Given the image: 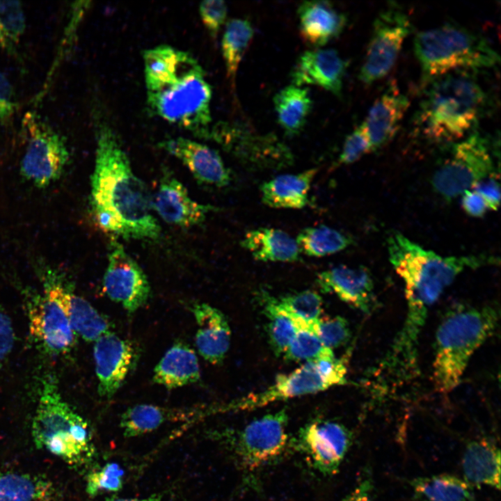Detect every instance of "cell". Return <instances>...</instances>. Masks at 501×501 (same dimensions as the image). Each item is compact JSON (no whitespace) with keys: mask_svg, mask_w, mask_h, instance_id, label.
Listing matches in <instances>:
<instances>
[{"mask_svg":"<svg viewBox=\"0 0 501 501\" xmlns=\"http://www.w3.org/2000/svg\"><path fill=\"white\" fill-rule=\"evenodd\" d=\"M123 476L124 470L118 463H108L88 474L86 491L90 496L103 492L119 491L122 487Z\"/></svg>","mask_w":501,"mask_h":501,"instance_id":"obj_42","label":"cell"},{"mask_svg":"<svg viewBox=\"0 0 501 501\" xmlns=\"http://www.w3.org/2000/svg\"><path fill=\"white\" fill-rule=\"evenodd\" d=\"M314 361L317 369L329 387L346 383L347 360L335 356Z\"/></svg>","mask_w":501,"mask_h":501,"instance_id":"obj_45","label":"cell"},{"mask_svg":"<svg viewBox=\"0 0 501 501\" xmlns=\"http://www.w3.org/2000/svg\"><path fill=\"white\" fill-rule=\"evenodd\" d=\"M190 56L186 51L166 45L145 50L143 61L147 90L175 77Z\"/></svg>","mask_w":501,"mask_h":501,"instance_id":"obj_34","label":"cell"},{"mask_svg":"<svg viewBox=\"0 0 501 501\" xmlns=\"http://www.w3.org/2000/svg\"><path fill=\"white\" fill-rule=\"evenodd\" d=\"M328 388L314 361H308L290 373L278 375L274 383L267 390L221 406V411L252 410L276 401L313 394Z\"/></svg>","mask_w":501,"mask_h":501,"instance_id":"obj_16","label":"cell"},{"mask_svg":"<svg viewBox=\"0 0 501 501\" xmlns=\"http://www.w3.org/2000/svg\"><path fill=\"white\" fill-rule=\"evenodd\" d=\"M193 413L152 404H137L122 413L120 426L125 437L132 438L151 432L165 422L183 420Z\"/></svg>","mask_w":501,"mask_h":501,"instance_id":"obj_32","label":"cell"},{"mask_svg":"<svg viewBox=\"0 0 501 501\" xmlns=\"http://www.w3.org/2000/svg\"><path fill=\"white\" fill-rule=\"evenodd\" d=\"M413 51L423 83L458 70H477L494 66L500 56L482 35L459 24L446 22L422 30L413 40Z\"/></svg>","mask_w":501,"mask_h":501,"instance_id":"obj_5","label":"cell"},{"mask_svg":"<svg viewBox=\"0 0 501 501\" xmlns=\"http://www.w3.org/2000/svg\"><path fill=\"white\" fill-rule=\"evenodd\" d=\"M253 35L252 24L246 19L233 18L225 24L221 47L227 77L232 81Z\"/></svg>","mask_w":501,"mask_h":501,"instance_id":"obj_36","label":"cell"},{"mask_svg":"<svg viewBox=\"0 0 501 501\" xmlns=\"http://www.w3.org/2000/svg\"><path fill=\"white\" fill-rule=\"evenodd\" d=\"M43 286L42 294H33L27 301L30 334L45 353L66 354L73 348L76 339L65 305L66 285L55 273L49 271Z\"/></svg>","mask_w":501,"mask_h":501,"instance_id":"obj_8","label":"cell"},{"mask_svg":"<svg viewBox=\"0 0 501 501\" xmlns=\"http://www.w3.org/2000/svg\"><path fill=\"white\" fill-rule=\"evenodd\" d=\"M317 173V168H310L296 174L278 175L263 182L260 187L262 202L277 209L305 207Z\"/></svg>","mask_w":501,"mask_h":501,"instance_id":"obj_25","label":"cell"},{"mask_svg":"<svg viewBox=\"0 0 501 501\" xmlns=\"http://www.w3.org/2000/svg\"><path fill=\"white\" fill-rule=\"evenodd\" d=\"M212 95L205 71L191 56L175 77L147 90V102L164 120L207 138Z\"/></svg>","mask_w":501,"mask_h":501,"instance_id":"obj_7","label":"cell"},{"mask_svg":"<svg viewBox=\"0 0 501 501\" xmlns=\"http://www.w3.org/2000/svg\"><path fill=\"white\" fill-rule=\"evenodd\" d=\"M352 442L350 431L330 420H316L301 427L289 445L303 454L313 469L324 476L336 474Z\"/></svg>","mask_w":501,"mask_h":501,"instance_id":"obj_13","label":"cell"},{"mask_svg":"<svg viewBox=\"0 0 501 501\" xmlns=\"http://www.w3.org/2000/svg\"><path fill=\"white\" fill-rule=\"evenodd\" d=\"M241 245L258 261L294 262L301 260L296 239L280 229L251 230L244 234Z\"/></svg>","mask_w":501,"mask_h":501,"instance_id":"obj_28","label":"cell"},{"mask_svg":"<svg viewBox=\"0 0 501 501\" xmlns=\"http://www.w3.org/2000/svg\"><path fill=\"white\" fill-rule=\"evenodd\" d=\"M277 305L289 317L305 321L308 326L319 319L322 313L323 300L316 292L305 290L275 298Z\"/></svg>","mask_w":501,"mask_h":501,"instance_id":"obj_39","label":"cell"},{"mask_svg":"<svg viewBox=\"0 0 501 501\" xmlns=\"http://www.w3.org/2000/svg\"><path fill=\"white\" fill-rule=\"evenodd\" d=\"M198 359L194 350L177 342L164 353L154 369L152 380L166 388H180L200 380Z\"/></svg>","mask_w":501,"mask_h":501,"instance_id":"obj_26","label":"cell"},{"mask_svg":"<svg viewBox=\"0 0 501 501\" xmlns=\"http://www.w3.org/2000/svg\"><path fill=\"white\" fill-rule=\"evenodd\" d=\"M308 328L326 347L331 350L346 344L351 337L349 324L341 316L320 317Z\"/></svg>","mask_w":501,"mask_h":501,"instance_id":"obj_41","label":"cell"},{"mask_svg":"<svg viewBox=\"0 0 501 501\" xmlns=\"http://www.w3.org/2000/svg\"><path fill=\"white\" fill-rule=\"evenodd\" d=\"M259 295L264 306L263 312L269 320V342L275 355L280 356L289 346L298 327L292 319L277 305L275 297L263 292Z\"/></svg>","mask_w":501,"mask_h":501,"instance_id":"obj_37","label":"cell"},{"mask_svg":"<svg viewBox=\"0 0 501 501\" xmlns=\"http://www.w3.org/2000/svg\"><path fill=\"white\" fill-rule=\"evenodd\" d=\"M201 20L212 37L216 38L223 24L225 22L228 6L221 0H206L199 5Z\"/></svg>","mask_w":501,"mask_h":501,"instance_id":"obj_44","label":"cell"},{"mask_svg":"<svg viewBox=\"0 0 501 501\" xmlns=\"http://www.w3.org/2000/svg\"><path fill=\"white\" fill-rule=\"evenodd\" d=\"M91 204L100 227L125 239H152L160 227L152 214V198L135 175L118 136L105 120L96 125Z\"/></svg>","mask_w":501,"mask_h":501,"instance_id":"obj_1","label":"cell"},{"mask_svg":"<svg viewBox=\"0 0 501 501\" xmlns=\"http://www.w3.org/2000/svg\"><path fill=\"white\" fill-rule=\"evenodd\" d=\"M285 409L255 419L230 434V446L239 466L253 472L273 462L289 447Z\"/></svg>","mask_w":501,"mask_h":501,"instance_id":"obj_12","label":"cell"},{"mask_svg":"<svg viewBox=\"0 0 501 501\" xmlns=\"http://www.w3.org/2000/svg\"><path fill=\"white\" fill-rule=\"evenodd\" d=\"M348 62L334 49L314 48L302 53L291 72L293 85H315L341 97Z\"/></svg>","mask_w":501,"mask_h":501,"instance_id":"obj_18","label":"cell"},{"mask_svg":"<svg viewBox=\"0 0 501 501\" xmlns=\"http://www.w3.org/2000/svg\"><path fill=\"white\" fill-rule=\"evenodd\" d=\"M494 174L488 143L475 131L453 145L450 157L436 171L431 183L438 194L450 200Z\"/></svg>","mask_w":501,"mask_h":501,"instance_id":"obj_10","label":"cell"},{"mask_svg":"<svg viewBox=\"0 0 501 501\" xmlns=\"http://www.w3.org/2000/svg\"><path fill=\"white\" fill-rule=\"evenodd\" d=\"M317 285L324 293L334 294L340 300L369 314L376 304L373 282L363 267L338 265L317 274Z\"/></svg>","mask_w":501,"mask_h":501,"instance_id":"obj_20","label":"cell"},{"mask_svg":"<svg viewBox=\"0 0 501 501\" xmlns=\"http://www.w3.org/2000/svg\"><path fill=\"white\" fill-rule=\"evenodd\" d=\"M373 480L367 474L361 478L355 488L340 501H372Z\"/></svg>","mask_w":501,"mask_h":501,"instance_id":"obj_50","label":"cell"},{"mask_svg":"<svg viewBox=\"0 0 501 501\" xmlns=\"http://www.w3.org/2000/svg\"><path fill=\"white\" fill-rule=\"evenodd\" d=\"M296 241L301 253L317 257L335 254L353 244L350 236L324 225L303 229Z\"/></svg>","mask_w":501,"mask_h":501,"instance_id":"obj_35","label":"cell"},{"mask_svg":"<svg viewBox=\"0 0 501 501\" xmlns=\"http://www.w3.org/2000/svg\"><path fill=\"white\" fill-rule=\"evenodd\" d=\"M409 105L408 97L395 84L389 85L375 100L362 123L373 151L394 138Z\"/></svg>","mask_w":501,"mask_h":501,"instance_id":"obj_22","label":"cell"},{"mask_svg":"<svg viewBox=\"0 0 501 501\" xmlns=\"http://www.w3.org/2000/svg\"><path fill=\"white\" fill-rule=\"evenodd\" d=\"M191 312L198 326L195 341L199 354L212 365L221 363L231 340L227 318L218 309L205 303L194 304Z\"/></svg>","mask_w":501,"mask_h":501,"instance_id":"obj_23","label":"cell"},{"mask_svg":"<svg viewBox=\"0 0 501 501\" xmlns=\"http://www.w3.org/2000/svg\"><path fill=\"white\" fill-rule=\"evenodd\" d=\"M25 27L26 17L22 3L0 1V49L16 54Z\"/></svg>","mask_w":501,"mask_h":501,"instance_id":"obj_38","label":"cell"},{"mask_svg":"<svg viewBox=\"0 0 501 501\" xmlns=\"http://www.w3.org/2000/svg\"><path fill=\"white\" fill-rule=\"evenodd\" d=\"M387 247L390 262L404 281L407 302L406 319L396 340L409 349L419 344L429 310L459 274L498 262L484 255L443 257L400 233L388 238Z\"/></svg>","mask_w":501,"mask_h":501,"instance_id":"obj_2","label":"cell"},{"mask_svg":"<svg viewBox=\"0 0 501 501\" xmlns=\"http://www.w3.org/2000/svg\"><path fill=\"white\" fill-rule=\"evenodd\" d=\"M31 433L35 445L80 467L94 454L88 422L65 401L55 382L45 380L40 390Z\"/></svg>","mask_w":501,"mask_h":501,"instance_id":"obj_6","label":"cell"},{"mask_svg":"<svg viewBox=\"0 0 501 501\" xmlns=\"http://www.w3.org/2000/svg\"><path fill=\"white\" fill-rule=\"evenodd\" d=\"M474 71L454 70L424 83L413 118L422 136L432 142H452L472 132L490 100Z\"/></svg>","mask_w":501,"mask_h":501,"instance_id":"obj_3","label":"cell"},{"mask_svg":"<svg viewBox=\"0 0 501 501\" xmlns=\"http://www.w3.org/2000/svg\"><path fill=\"white\" fill-rule=\"evenodd\" d=\"M297 14L301 36L313 48H320L337 38L347 24L346 15L327 1H303Z\"/></svg>","mask_w":501,"mask_h":501,"instance_id":"obj_24","label":"cell"},{"mask_svg":"<svg viewBox=\"0 0 501 501\" xmlns=\"http://www.w3.org/2000/svg\"><path fill=\"white\" fill-rule=\"evenodd\" d=\"M152 207L165 222L184 228L200 224L213 209L193 200L180 181L168 177L152 198Z\"/></svg>","mask_w":501,"mask_h":501,"instance_id":"obj_21","label":"cell"},{"mask_svg":"<svg viewBox=\"0 0 501 501\" xmlns=\"http://www.w3.org/2000/svg\"><path fill=\"white\" fill-rule=\"evenodd\" d=\"M415 495L422 501H472L473 486L456 476L442 474L413 479Z\"/></svg>","mask_w":501,"mask_h":501,"instance_id":"obj_33","label":"cell"},{"mask_svg":"<svg viewBox=\"0 0 501 501\" xmlns=\"http://www.w3.org/2000/svg\"><path fill=\"white\" fill-rule=\"evenodd\" d=\"M208 138L222 145L251 168L280 169L294 161L289 148L273 136L257 134L239 126L217 125L210 129Z\"/></svg>","mask_w":501,"mask_h":501,"instance_id":"obj_14","label":"cell"},{"mask_svg":"<svg viewBox=\"0 0 501 501\" xmlns=\"http://www.w3.org/2000/svg\"><path fill=\"white\" fill-rule=\"evenodd\" d=\"M500 450L490 440L469 442L462 459L464 480L471 486L486 485L500 489Z\"/></svg>","mask_w":501,"mask_h":501,"instance_id":"obj_27","label":"cell"},{"mask_svg":"<svg viewBox=\"0 0 501 501\" xmlns=\"http://www.w3.org/2000/svg\"><path fill=\"white\" fill-rule=\"evenodd\" d=\"M106 501H166L161 495H152L144 498H111Z\"/></svg>","mask_w":501,"mask_h":501,"instance_id":"obj_51","label":"cell"},{"mask_svg":"<svg viewBox=\"0 0 501 501\" xmlns=\"http://www.w3.org/2000/svg\"><path fill=\"white\" fill-rule=\"evenodd\" d=\"M283 356L290 361L308 362L335 356L333 350L326 347L308 328L299 326Z\"/></svg>","mask_w":501,"mask_h":501,"instance_id":"obj_40","label":"cell"},{"mask_svg":"<svg viewBox=\"0 0 501 501\" xmlns=\"http://www.w3.org/2000/svg\"><path fill=\"white\" fill-rule=\"evenodd\" d=\"M22 128L26 144L20 173L35 186L46 187L59 179L69 161L65 139L35 111L25 113Z\"/></svg>","mask_w":501,"mask_h":501,"instance_id":"obj_9","label":"cell"},{"mask_svg":"<svg viewBox=\"0 0 501 501\" xmlns=\"http://www.w3.org/2000/svg\"><path fill=\"white\" fill-rule=\"evenodd\" d=\"M499 319L495 306H457L442 319L436 333L433 379L447 393L460 383L473 353L494 333Z\"/></svg>","mask_w":501,"mask_h":501,"instance_id":"obj_4","label":"cell"},{"mask_svg":"<svg viewBox=\"0 0 501 501\" xmlns=\"http://www.w3.org/2000/svg\"><path fill=\"white\" fill-rule=\"evenodd\" d=\"M56 495L43 475L0 470V501H54Z\"/></svg>","mask_w":501,"mask_h":501,"instance_id":"obj_29","label":"cell"},{"mask_svg":"<svg viewBox=\"0 0 501 501\" xmlns=\"http://www.w3.org/2000/svg\"><path fill=\"white\" fill-rule=\"evenodd\" d=\"M472 189L484 200L488 209H498L500 206V189L495 174L480 181Z\"/></svg>","mask_w":501,"mask_h":501,"instance_id":"obj_48","label":"cell"},{"mask_svg":"<svg viewBox=\"0 0 501 501\" xmlns=\"http://www.w3.org/2000/svg\"><path fill=\"white\" fill-rule=\"evenodd\" d=\"M462 207L470 216L482 217L488 209V207L480 195L474 191L467 190L462 194Z\"/></svg>","mask_w":501,"mask_h":501,"instance_id":"obj_49","label":"cell"},{"mask_svg":"<svg viewBox=\"0 0 501 501\" xmlns=\"http://www.w3.org/2000/svg\"><path fill=\"white\" fill-rule=\"evenodd\" d=\"M159 145L182 161L200 183L220 188L230 183L229 169L210 147L183 137L163 141Z\"/></svg>","mask_w":501,"mask_h":501,"instance_id":"obj_19","label":"cell"},{"mask_svg":"<svg viewBox=\"0 0 501 501\" xmlns=\"http://www.w3.org/2000/svg\"><path fill=\"white\" fill-rule=\"evenodd\" d=\"M102 285L107 296L121 304L129 313L143 306L150 295L145 273L117 241L111 244Z\"/></svg>","mask_w":501,"mask_h":501,"instance_id":"obj_15","label":"cell"},{"mask_svg":"<svg viewBox=\"0 0 501 501\" xmlns=\"http://www.w3.org/2000/svg\"><path fill=\"white\" fill-rule=\"evenodd\" d=\"M273 105L279 125L286 135L292 137L303 129L312 101L306 88L292 84L276 94Z\"/></svg>","mask_w":501,"mask_h":501,"instance_id":"obj_30","label":"cell"},{"mask_svg":"<svg viewBox=\"0 0 501 501\" xmlns=\"http://www.w3.org/2000/svg\"><path fill=\"white\" fill-rule=\"evenodd\" d=\"M370 139L363 125L356 127L346 138L337 165H348L372 152Z\"/></svg>","mask_w":501,"mask_h":501,"instance_id":"obj_43","label":"cell"},{"mask_svg":"<svg viewBox=\"0 0 501 501\" xmlns=\"http://www.w3.org/2000/svg\"><path fill=\"white\" fill-rule=\"evenodd\" d=\"M17 106L13 87L8 77L0 71V122L10 118Z\"/></svg>","mask_w":501,"mask_h":501,"instance_id":"obj_46","label":"cell"},{"mask_svg":"<svg viewBox=\"0 0 501 501\" xmlns=\"http://www.w3.org/2000/svg\"><path fill=\"white\" fill-rule=\"evenodd\" d=\"M412 30V21L404 8L395 1H389L374 19L358 79L370 84L385 77Z\"/></svg>","mask_w":501,"mask_h":501,"instance_id":"obj_11","label":"cell"},{"mask_svg":"<svg viewBox=\"0 0 501 501\" xmlns=\"http://www.w3.org/2000/svg\"><path fill=\"white\" fill-rule=\"evenodd\" d=\"M15 333L9 316L0 309V370L8 360L14 346Z\"/></svg>","mask_w":501,"mask_h":501,"instance_id":"obj_47","label":"cell"},{"mask_svg":"<svg viewBox=\"0 0 501 501\" xmlns=\"http://www.w3.org/2000/svg\"><path fill=\"white\" fill-rule=\"evenodd\" d=\"M95 372L100 397L111 398L122 385L136 357L132 343L108 332L95 341Z\"/></svg>","mask_w":501,"mask_h":501,"instance_id":"obj_17","label":"cell"},{"mask_svg":"<svg viewBox=\"0 0 501 501\" xmlns=\"http://www.w3.org/2000/svg\"><path fill=\"white\" fill-rule=\"evenodd\" d=\"M65 304L70 325L75 333L86 342H95L111 331L110 321L87 300L75 294L66 286Z\"/></svg>","mask_w":501,"mask_h":501,"instance_id":"obj_31","label":"cell"}]
</instances>
